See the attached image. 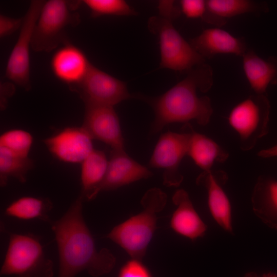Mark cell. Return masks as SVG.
<instances>
[{
  "label": "cell",
  "instance_id": "obj_1",
  "mask_svg": "<svg viewBox=\"0 0 277 277\" xmlns=\"http://www.w3.org/2000/svg\"><path fill=\"white\" fill-rule=\"evenodd\" d=\"M83 202L78 196L60 219L49 223L58 248L57 277H75L83 271L97 277L115 266L116 259L109 249L97 250L83 216Z\"/></svg>",
  "mask_w": 277,
  "mask_h": 277
},
{
  "label": "cell",
  "instance_id": "obj_2",
  "mask_svg": "<svg viewBox=\"0 0 277 277\" xmlns=\"http://www.w3.org/2000/svg\"><path fill=\"white\" fill-rule=\"evenodd\" d=\"M212 84V69L204 63L188 71L187 76L163 94L150 97L136 94L134 98L146 102L154 111L152 134L159 132L169 124L187 123L192 120L205 126L210 121L213 109L210 98L199 96L197 92L208 91Z\"/></svg>",
  "mask_w": 277,
  "mask_h": 277
},
{
  "label": "cell",
  "instance_id": "obj_3",
  "mask_svg": "<svg viewBox=\"0 0 277 277\" xmlns=\"http://www.w3.org/2000/svg\"><path fill=\"white\" fill-rule=\"evenodd\" d=\"M166 202L167 195L160 189L148 190L141 200L143 210L115 226L107 238L132 259L141 260L156 228L157 213L163 209Z\"/></svg>",
  "mask_w": 277,
  "mask_h": 277
},
{
  "label": "cell",
  "instance_id": "obj_4",
  "mask_svg": "<svg viewBox=\"0 0 277 277\" xmlns=\"http://www.w3.org/2000/svg\"><path fill=\"white\" fill-rule=\"evenodd\" d=\"M80 4V1H45L33 29L31 48L35 52H50L69 42L66 30L80 23V16L75 12Z\"/></svg>",
  "mask_w": 277,
  "mask_h": 277
},
{
  "label": "cell",
  "instance_id": "obj_5",
  "mask_svg": "<svg viewBox=\"0 0 277 277\" xmlns=\"http://www.w3.org/2000/svg\"><path fill=\"white\" fill-rule=\"evenodd\" d=\"M0 273L16 277H52L53 264L45 256L43 246L35 235L9 232Z\"/></svg>",
  "mask_w": 277,
  "mask_h": 277
},
{
  "label": "cell",
  "instance_id": "obj_6",
  "mask_svg": "<svg viewBox=\"0 0 277 277\" xmlns=\"http://www.w3.org/2000/svg\"><path fill=\"white\" fill-rule=\"evenodd\" d=\"M148 27L159 38L160 68L188 72L204 63L205 58L176 30L171 19L154 16L149 18Z\"/></svg>",
  "mask_w": 277,
  "mask_h": 277
},
{
  "label": "cell",
  "instance_id": "obj_7",
  "mask_svg": "<svg viewBox=\"0 0 277 277\" xmlns=\"http://www.w3.org/2000/svg\"><path fill=\"white\" fill-rule=\"evenodd\" d=\"M270 110L267 96L255 94L239 103L230 111L228 121L239 135L242 150H251L267 134Z\"/></svg>",
  "mask_w": 277,
  "mask_h": 277
},
{
  "label": "cell",
  "instance_id": "obj_8",
  "mask_svg": "<svg viewBox=\"0 0 277 277\" xmlns=\"http://www.w3.org/2000/svg\"><path fill=\"white\" fill-rule=\"evenodd\" d=\"M192 129L187 123L181 133L168 131L161 135L155 147L148 165L164 170L163 183L166 186L177 187L183 181L179 167L183 157L188 154Z\"/></svg>",
  "mask_w": 277,
  "mask_h": 277
},
{
  "label": "cell",
  "instance_id": "obj_9",
  "mask_svg": "<svg viewBox=\"0 0 277 277\" xmlns=\"http://www.w3.org/2000/svg\"><path fill=\"white\" fill-rule=\"evenodd\" d=\"M44 1L34 0L30 3L25 15L19 34L6 66V77L15 84L28 91L30 81V49L33 29Z\"/></svg>",
  "mask_w": 277,
  "mask_h": 277
},
{
  "label": "cell",
  "instance_id": "obj_10",
  "mask_svg": "<svg viewBox=\"0 0 277 277\" xmlns=\"http://www.w3.org/2000/svg\"><path fill=\"white\" fill-rule=\"evenodd\" d=\"M71 90L80 95L84 103L113 107L123 101L134 98L125 82L93 65L83 81Z\"/></svg>",
  "mask_w": 277,
  "mask_h": 277
},
{
  "label": "cell",
  "instance_id": "obj_11",
  "mask_svg": "<svg viewBox=\"0 0 277 277\" xmlns=\"http://www.w3.org/2000/svg\"><path fill=\"white\" fill-rule=\"evenodd\" d=\"M85 104L82 127L92 139L109 145L112 149H124V140L118 115L113 106Z\"/></svg>",
  "mask_w": 277,
  "mask_h": 277
},
{
  "label": "cell",
  "instance_id": "obj_12",
  "mask_svg": "<svg viewBox=\"0 0 277 277\" xmlns=\"http://www.w3.org/2000/svg\"><path fill=\"white\" fill-rule=\"evenodd\" d=\"M92 137L81 127H68L44 140L56 158L66 162L82 163L94 150Z\"/></svg>",
  "mask_w": 277,
  "mask_h": 277
},
{
  "label": "cell",
  "instance_id": "obj_13",
  "mask_svg": "<svg viewBox=\"0 0 277 277\" xmlns=\"http://www.w3.org/2000/svg\"><path fill=\"white\" fill-rule=\"evenodd\" d=\"M228 179L223 171H203L197 178V184L205 186L209 212L214 221L225 231L233 233L230 201L223 186Z\"/></svg>",
  "mask_w": 277,
  "mask_h": 277
},
{
  "label": "cell",
  "instance_id": "obj_14",
  "mask_svg": "<svg viewBox=\"0 0 277 277\" xmlns=\"http://www.w3.org/2000/svg\"><path fill=\"white\" fill-rule=\"evenodd\" d=\"M92 65L84 52L69 42L54 53L50 62L55 77L71 89L83 81Z\"/></svg>",
  "mask_w": 277,
  "mask_h": 277
},
{
  "label": "cell",
  "instance_id": "obj_15",
  "mask_svg": "<svg viewBox=\"0 0 277 277\" xmlns=\"http://www.w3.org/2000/svg\"><path fill=\"white\" fill-rule=\"evenodd\" d=\"M152 175L146 167L130 157L124 149H111L107 171L98 187V192L114 190Z\"/></svg>",
  "mask_w": 277,
  "mask_h": 277
},
{
  "label": "cell",
  "instance_id": "obj_16",
  "mask_svg": "<svg viewBox=\"0 0 277 277\" xmlns=\"http://www.w3.org/2000/svg\"><path fill=\"white\" fill-rule=\"evenodd\" d=\"M172 201L176 208L170 219L171 229L192 241L204 236L207 225L195 209L188 193L184 189L176 190Z\"/></svg>",
  "mask_w": 277,
  "mask_h": 277
},
{
  "label": "cell",
  "instance_id": "obj_17",
  "mask_svg": "<svg viewBox=\"0 0 277 277\" xmlns=\"http://www.w3.org/2000/svg\"><path fill=\"white\" fill-rule=\"evenodd\" d=\"M194 49L204 58L217 54H232L243 56L247 51L246 44L222 29L208 28L190 41Z\"/></svg>",
  "mask_w": 277,
  "mask_h": 277
},
{
  "label": "cell",
  "instance_id": "obj_18",
  "mask_svg": "<svg viewBox=\"0 0 277 277\" xmlns=\"http://www.w3.org/2000/svg\"><path fill=\"white\" fill-rule=\"evenodd\" d=\"M242 57L245 76L256 94H264L269 85L277 84L276 57L264 59L251 50H247Z\"/></svg>",
  "mask_w": 277,
  "mask_h": 277
},
{
  "label": "cell",
  "instance_id": "obj_19",
  "mask_svg": "<svg viewBox=\"0 0 277 277\" xmlns=\"http://www.w3.org/2000/svg\"><path fill=\"white\" fill-rule=\"evenodd\" d=\"M254 214L264 223L277 230V180L260 176L251 196Z\"/></svg>",
  "mask_w": 277,
  "mask_h": 277
},
{
  "label": "cell",
  "instance_id": "obj_20",
  "mask_svg": "<svg viewBox=\"0 0 277 277\" xmlns=\"http://www.w3.org/2000/svg\"><path fill=\"white\" fill-rule=\"evenodd\" d=\"M206 11L203 20L217 26L225 24L226 19L238 15L266 12V5L249 0L206 1Z\"/></svg>",
  "mask_w": 277,
  "mask_h": 277
},
{
  "label": "cell",
  "instance_id": "obj_21",
  "mask_svg": "<svg viewBox=\"0 0 277 277\" xmlns=\"http://www.w3.org/2000/svg\"><path fill=\"white\" fill-rule=\"evenodd\" d=\"M108 161L102 151L94 149L81 163V192L79 197L83 201L94 199L105 175Z\"/></svg>",
  "mask_w": 277,
  "mask_h": 277
},
{
  "label": "cell",
  "instance_id": "obj_22",
  "mask_svg": "<svg viewBox=\"0 0 277 277\" xmlns=\"http://www.w3.org/2000/svg\"><path fill=\"white\" fill-rule=\"evenodd\" d=\"M187 155L203 171H208L215 163H224L229 154L213 140L192 129Z\"/></svg>",
  "mask_w": 277,
  "mask_h": 277
},
{
  "label": "cell",
  "instance_id": "obj_23",
  "mask_svg": "<svg viewBox=\"0 0 277 277\" xmlns=\"http://www.w3.org/2000/svg\"><path fill=\"white\" fill-rule=\"evenodd\" d=\"M53 204L48 198L24 196L11 203L5 209L7 216L20 220L39 219L50 223L49 214Z\"/></svg>",
  "mask_w": 277,
  "mask_h": 277
},
{
  "label": "cell",
  "instance_id": "obj_24",
  "mask_svg": "<svg viewBox=\"0 0 277 277\" xmlns=\"http://www.w3.org/2000/svg\"><path fill=\"white\" fill-rule=\"evenodd\" d=\"M33 161L28 156H22L0 147V183L6 185L9 177L21 183L26 181L27 173L33 167Z\"/></svg>",
  "mask_w": 277,
  "mask_h": 277
},
{
  "label": "cell",
  "instance_id": "obj_25",
  "mask_svg": "<svg viewBox=\"0 0 277 277\" xmlns=\"http://www.w3.org/2000/svg\"><path fill=\"white\" fill-rule=\"evenodd\" d=\"M85 5L91 12L93 17L104 15L130 16L136 12L123 0H83Z\"/></svg>",
  "mask_w": 277,
  "mask_h": 277
},
{
  "label": "cell",
  "instance_id": "obj_26",
  "mask_svg": "<svg viewBox=\"0 0 277 277\" xmlns=\"http://www.w3.org/2000/svg\"><path fill=\"white\" fill-rule=\"evenodd\" d=\"M32 142V136L29 133L23 130L14 129L2 134L0 147L15 154L28 156Z\"/></svg>",
  "mask_w": 277,
  "mask_h": 277
},
{
  "label": "cell",
  "instance_id": "obj_27",
  "mask_svg": "<svg viewBox=\"0 0 277 277\" xmlns=\"http://www.w3.org/2000/svg\"><path fill=\"white\" fill-rule=\"evenodd\" d=\"M117 277H152V275L141 260L131 258L121 268Z\"/></svg>",
  "mask_w": 277,
  "mask_h": 277
},
{
  "label": "cell",
  "instance_id": "obj_28",
  "mask_svg": "<svg viewBox=\"0 0 277 277\" xmlns=\"http://www.w3.org/2000/svg\"><path fill=\"white\" fill-rule=\"evenodd\" d=\"M180 4L182 11L188 18H203L206 11V1L182 0Z\"/></svg>",
  "mask_w": 277,
  "mask_h": 277
},
{
  "label": "cell",
  "instance_id": "obj_29",
  "mask_svg": "<svg viewBox=\"0 0 277 277\" xmlns=\"http://www.w3.org/2000/svg\"><path fill=\"white\" fill-rule=\"evenodd\" d=\"M22 18H12L4 14L0 15V37L8 36L18 29L23 24Z\"/></svg>",
  "mask_w": 277,
  "mask_h": 277
},
{
  "label": "cell",
  "instance_id": "obj_30",
  "mask_svg": "<svg viewBox=\"0 0 277 277\" xmlns=\"http://www.w3.org/2000/svg\"><path fill=\"white\" fill-rule=\"evenodd\" d=\"M174 1H160L159 5L160 15L172 20L179 14V10Z\"/></svg>",
  "mask_w": 277,
  "mask_h": 277
},
{
  "label": "cell",
  "instance_id": "obj_31",
  "mask_svg": "<svg viewBox=\"0 0 277 277\" xmlns=\"http://www.w3.org/2000/svg\"><path fill=\"white\" fill-rule=\"evenodd\" d=\"M258 156L263 158L277 157V144L271 147L259 151Z\"/></svg>",
  "mask_w": 277,
  "mask_h": 277
},
{
  "label": "cell",
  "instance_id": "obj_32",
  "mask_svg": "<svg viewBox=\"0 0 277 277\" xmlns=\"http://www.w3.org/2000/svg\"><path fill=\"white\" fill-rule=\"evenodd\" d=\"M253 277H277V275L272 273L263 274L262 276H259L254 273H252Z\"/></svg>",
  "mask_w": 277,
  "mask_h": 277
},
{
  "label": "cell",
  "instance_id": "obj_33",
  "mask_svg": "<svg viewBox=\"0 0 277 277\" xmlns=\"http://www.w3.org/2000/svg\"><path fill=\"white\" fill-rule=\"evenodd\" d=\"M245 277H253L252 273H249L248 274H247Z\"/></svg>",
  "mask_w": 277,
  "mask_h": 277
}]
</instances>
